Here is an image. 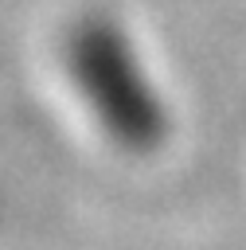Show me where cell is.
Here are the masks:
<instances>
[{"label": "cell", "instance_id": "cell-1", "mask_svg": "<svg viewBox=\"0 0 246 250\" xmlns=\"http://www.w3.org/2000/svg\"><path fill=\"white\" fill-rule=\"evenodd\" d=\"M74 66L82 74V86L90 94V102L98 105V113L129 141H144L148 133H156V105L144 94H137V66L129 59V51L121 47V39L113 35V27H86L74 43Z\"/></svg>", "mask_w": 246, "mask_h": 250}]
</instances>
